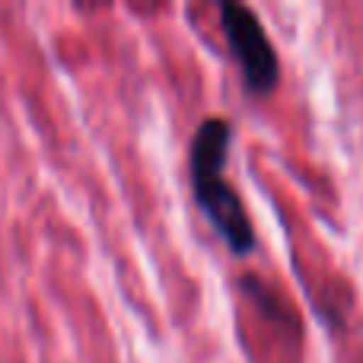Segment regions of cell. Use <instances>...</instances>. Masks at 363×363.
Masks as SVG:
<instances>
[{"instance_id":"2","label":"cell","mask_w":363,"mask_h":363,"mask_svg":"<svg viewBox=\"0 0 363 363\" xmlns=\"http://www.w3.org/2000/svg\"><path fill=\"white\" fill-rule=\"evenodd\" d=\"M220 19H223V32H226L233 57H236L239 67H242L245 89L255 96H268L271 89L277 86L281 64H277L274 45H271L262 19L245 4H236V0L220 4Z\"/></svg>"},{"instance_id":"1","label":"cell","mask_w":363,"mask_h":363,"mask_svg":"<svg viewBox=\"0 0 363 363\" xmlns=\"http://www.w3.org/2000/svg\"><path fill=\"white\" fill-rule=\"evenodd\" d=\"M233 140V128L223 118H207L194 131L191 140V188L194 201L211 220V226L220 233L233 255H249L255 249V230L245 213L239 194L223 179L226 150Z\"/></svg>"}]
</instances>
